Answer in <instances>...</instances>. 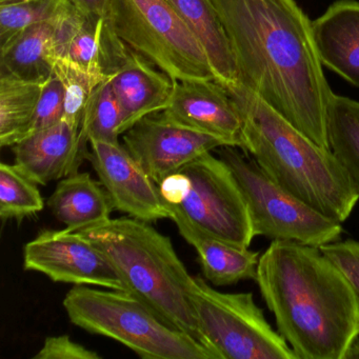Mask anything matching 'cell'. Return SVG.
Here are the masks:
<instances>
[{"label": "cell", "instance_id": "cell-1", "mask_svg": "<svg viewBox=\"0 0 359 359\" xmlns=\"http://www.w3.org/2000/svg\"><path fill=\"white\" fill-rule=\"evenodd\" d=\"M239 79L296 129L329 149L332 90L312 22L294 0H212Z\"/></svg>", "mask_w": 359, "mask_h": 359}, {"label": "cell", "instance_id": "cell-2", "mask_svg": "<svg viewBox=\"0 0 359 359\" xmlns=\"http://www.w3.org/2000/svg\"><path fill=\"white\" fill-rule=\"evenodd\" d=\"M255 280L297 359H344L359 337V304L319 248L273 241Z\"/></svg>", "mask_w": 359, "mask_h": 359}, {"label": "cell", "instance_id": "cell-3", "mask_svg": "<svg viewBox=\"0 0 359 359\" xmlns=\"http://www.w3.org/2000/svg\"><path fill=\"white\" fill-rule=\"evenodd\" d=\"M243 119V148L281 188L336 222H346L359 194L329 149L313 142L254 92L226 89Z\"/></svg>", "mask_w": 359, "mask_h": 359}, {"label": "cell", "instance_id": "cell-4", "mask_svg": "<svg viewBox=\"0 0 359 359\" xmlns=\"http://www.w3.org/2000/svg\"><path fill=\"white\" fill-rule=\"evenodd\" d=\"M112 262L129 293L159 319L209 346L193 306V277L174 250L170 237L150 222L136 218L108 219L77 231Z\"/></svg>", "mask_w": 359, "mask_h": 359}, {"label": "cell", "instance_id": "cell-5", "mask_svg": "<svg viewBox=\"0 0 359 359\" xmlns=\"http://www.w3.org/2000/svg\"><path fill=\"white\" fill-rule=\"evenodd\" d=\"M73 325L121 342L144 359H219L192 336L170 327L128 292L75 285L64 299Z\"/></svg>", "mask_w": 359, "mask_h": 359}, {"label": "cell", "instance_id": "cell-6", "mask_svg": "<svg viewBox=\"0 0 359 359\" xmlns=\"http://www.w3.org/2000/svg\"><path fill=\"white\" fill-rule=\"evenodd\" d=\"M163 205L197 228L239 248L253 241L249 210L236 178L222 158L205 153L158 184Z\"/></svg>", "mask_w": 359, "mask_h": 359}, {"label": "cell", "instance_id": "cell-7", "mask_svg": "<svg viewBox=\"0 0 359 359\" xmlns=\"http://www.w3.org/2000/svg\"><path fill=\"white\" fill-rule=\"evenodd\" d=\"M117 36L173 81H216L196 35L167 0H108Z\"/></svg>", "mask_w": 359, "mask_h": 359}, {"label": "cell", "instance_id": "cell-8", "mask_svg": "<svg viewBox=\"0 0 359 359\" xmlns=\"http://www.w3.org/2000/svg\"><path fill=\"white\" fill-rule=\"evenodd\" d=\"M237 147H220L218 155L238 182L251 218L254 236L321 247L339 241L341 224L319 213L273 182L255 159Z\"/></svg>", "mask_w": 359, "mask_h": 359}, {"label": "cell", "instance_id": "cell-9", "mask_svg": "<svg viewBox=\"0 0 359 359\" xmlns=\"http://www.w3.org/2000/svg\"><path fill=\"white\" fill-rule=\"evenodd\" d=\"M191 298L201 332L220 359H297L253 294L222 293L196 276Z\"/></svg>", "mask_w": 359, "mask_h": 359}, {"label": "cell", "instance_id": "cell-10", "mask_svg": "<svg viewBox=\"0 0 359 359\" xmlns=\"http://www.w3.org/2000/svg\"><path fill=\"white\" fill-rule=\"evenodd\" d=\"M24 269L43 273L54 283L96 285L128 292L109 258L77 231H41L24 248Z\"/></svg>", "mask_w": 359, "mask_h": 359}, {"label": "cell", "instance_id": "cell-11", "mask_svg": "<svg viewBox=\"0 0 359 359\" xmlns=\"http://www.w3.org/2000/svg\"><path fill=\"white\" fill-rule=\"evenodd\" d=\"M123 135L128 152L157 184L201 155L229 146L222 138L173 121L163 111L140 119Z\"/></svg>", "mask_w": 359, "mask_h": 359}, {"label": "cell", "instance_id": "cell-12", "mask_svg": "<svg viewBox=\"0 0 359 359\" xmlns=\"http://www.w3.org/2000/svg\"><path fill=\"white\" fill-rule=\"evenodd\" d=\"M88 161L110 195L114 210L150 224L169 218L156 182L125 146L91 140Z\"/></svg>", "mask_w": 359, "mask_h": 359}, {"label": "cell", "instance_id": "cell-13", "mask_svg": "<svg viewBox=\"0 0 359 359\" xmlns=\"http://www.w3.org/2000/svg\"><path fill=\"white\" fill-rule=\"evenodd\" d=\"M163 112L177 123L243 148V119L228 90L216 81H174Z\"/></svg>", "mask_w": 359, "mask_h": 359}, {"label": "cell", "instance_id": "cell-14", "mask_svg": "<svg viewBox=\"0 0 359 359\" xmlns=\"http://www.w3.org/2000/svg\"><path fill=\"white\" fill-rule=\"evenodd\" d=\"M109 79L123 113L121 135L140 119L169 106L173 79L131 48Z\"/></svg>", "mask_w": 359, "mask_h": 359}, {"label": "cell", "instance_id": "cell-15", "mask_svg": "<svg viewBox=\"0 0 359 359\" xmlns=\"http://www.w3.org/2000/svg\"><path fill=\"white\" fill-rule=\"evenodd\" d=\"M14 165L37 184L47 186L77 173L79 131L67 121L41 130L12 147Z\"/></svg>", "mask_w": 359, "mask_h": 359}, {"label": "cell", "instance_id": "cell-16", "mask_svg": "<svg viewBox=\"0 0 359 359\" xmlns=\"http://www.w3.org/2000/svg\"><path fill=\"white\" fill-rule=\"evenodd\" d=\"M312 29L323 66L359 88V1H336Z\"/></svg>", "mask_w": 359, "mask_h": 359}, {"label": "cell", "instance_id": "cell-17", "mask_svg": "<svg viewBox=\"0 0 359 359\" xmlns=\"http://www.w3.org/2000/svg\"><path fill=\"white\" fill-rule=\"evenodd\" d=\"M170 219L177 226L187 243L196 249L203 276L217 287L256 279L259 252L236 247L203 232L174 208L165 205Z\"/></svg>", "mask_w": 359, "mask_h": 359}, {"label": "cell", "instance_id": "cell-18", "mask_svg": "<svg viewBox=\"0 0 359 359\" xmlns=\"http://www.w3.org/2000/svg\"><path fill=\"white\" fill-rule=\"evenodd\" d=\"M47 205L56 219L72 231L106 222L114 211L106 189L87 172L60 180Z\"/></svg>", "mask_w": 359, "mask_h": 359}, {"label": "cell", "instance_id": "cell-19", "mask_svg": "<svg viewBox=\"0 0 359 359\" xmlns=\"http://www.w3.org/2000/svg\"><path fill=\"white\" fill-rule=\"evenodd\" d=\"M196 35L209 58L216 81L226 89L241 83L234 56L212 0H167Z\"/></svg>", "mask_w": 359, "mask_h": 359}, {"label": "cell", "instance_id": "cell-20", "mask_svg": "<svg viewBox=\"0 0 359 359\" xmlns=\"http://www.w3.org/2000/svg\"><path fill=\"white\" fill-rule=\"evenodd\" d=\"M58 18L35 25L1 46L0 75L41 83L53 76L57 60L55 26Z\"/></svg>", "mask_w": 359, "mask_h": 359}, {"label": "cell", "instance_id": "cell-21", "mask_svg": "<svg viewBox=\"0 0 359 359\" xmlns=\"http://www.w3.org/2000/svg\"><path fill=\"white\" fill-rule=\"evenodd\" d=\"M43 83L0 75V146L13 147L28 135Z\"/></svg>", "mask_w": 359, "mask_h": 359}, {"label": "cell", "instance_id": "cell-22", "mask_svg": "<svg viewBox=\"0 0 359 359\" xmlns=\"http://www.w3.org/2000/svg\"><path fill=\"white\" fill-rule=\"evenodd\" d=\"M327 132L332 152L359 194V102L332 94Z\"/></svg>", "mask_w": 359, "mask_h": 359}, {"label": "cell", "instance_id": "cell-23", "mask_svg": "<svg viewBox=\"0 0 359 359\" xmlns=\"http://www.w3.org/2000/svg\"><path fill=\"white\" fill-rule=\"evenodd\" d=\"M123 113L111 86L110 79L100 83L86 106L79 130V158L88 159L90 140L119 144Z\"/></svg>", "mask_w": 359, "mask_h": 359}, {"label": "cell", "instance_id": "cell-24", "mask_svg": "<svg viewBox=\"0 0 359 359\" xmlns=\"http://www.w3.org/2000/svg\"><path fill=\"white\" fill-rule=\"evenodd\" d=\"M36 182L27 177L15 165H0V218L22 222L36 215L45 208V201Z\"/></svg>", "mask_w": 359, "mask_h": 359}, {"label": "cell", "instance_id": "cell-25", "mask_svg": "<svg viewBox=\"0 0 359 359\" xmlns=\"http://www.w3.org/2000/svg\"><path fill=\"white\" fill-rule=\"evenodd\" d=\"M70 6L69 0H18L0 4V43L6 45L35 25L57 20Z\"/></svg>", "mask_w": 359, "mask_h": 359}, {"label": "cell", "instance_id": "cell-26", "mask_svg": "<svg viewBox=\"0 0 359 359\" xmlns=\"http://www.w3.org/2000/svg\"><path fill=\"white\" fill-rule=\"evenodd\" d=\"M54 74L64 86L65 113L62 121H67L71 127L79 131L86 106L94 90L106 81L109 76L94 74L83 67L62 57L56 60Z\"/></svg>", "mask_w": 359, "mask_h": 359}, {"label": "cell", "instance_id": "cell-27", "mask_svg": "<svg viewBox=\"0 0 359 359\" xmlns=\"http://www.w3.org/2000/svg\"><path fill=\"white\" fill-rule=\"evenodd\" d=\"M65 91L64 86L55 74L43 83L41 98L37 104L36 113L28 136L57 125L64 118ZM26 137V138H27Z\"/></svg>", "mask_w": 359, "mask_h": 359}, {"label": "cell", "instance_id": "cell-28", "mask_svg": "<svg viewBox=\"0 0 359 359\" xmlns=\"http://www.w3.org/2000/svg\"><path fill=\"white\" fill-rule=\"evenodd\" d=\"M319 249L344 275L359 304V241H336L321 245Z\"/></svg>", "mask_w": 359, "mask_h": 359}, {"label": "cell", "instance_id": "cell-29", "mask_svg": "<svg viewBox=\"0 0 359 359\" xmlns=\"http://www.w3.org/2000/svg\"><path fill=\"white\" fill-rule=\"evenodd\" d=\"M34 359H102L95 351L73 341L69 335L50 336Z\"/></svg>", "mask_w": 359, "mask_h": 359}, {"label": "cell", "instance_id": "cell-30", "mask_svg": "<svg viewBox=\"0 0 359 359\" xmlns=\"http://www.w3.org/2000/svg\"><path fill=\"white\" fill-rule=\"evenodd\" d=\"M81 13L89 18H107L108 0H69Z\"/></svg>", "mask_w": 359, "mask_h": 359}, {"label": "cell", "instance_id": "cell-31", "mask_svg": "<svg viewBox=\"0 0 359 359\" xmlns=\"http://www.w3.org/2000/svg\"><path fill=\"white\" fill-rule=\"evenodd\" d=\"M344 359H359V337L351 344L344 355Z\"/></svg>", "mask_w": 359, "mask_h": 359}, {"label": "cell", "instance_id": "cell-32", "mask_svg": "<svg viewBox=\"0 0 359 359\" xmlns=\"http://www.w3.org/2000/svg\"><path fill=\"white\" fill-rule=\"evenodd\" d=\"M11 1H18V0H0V4L11 3Z\"/></svg>", "mask_w": 359, "mask_h": 359}]
</instances>
